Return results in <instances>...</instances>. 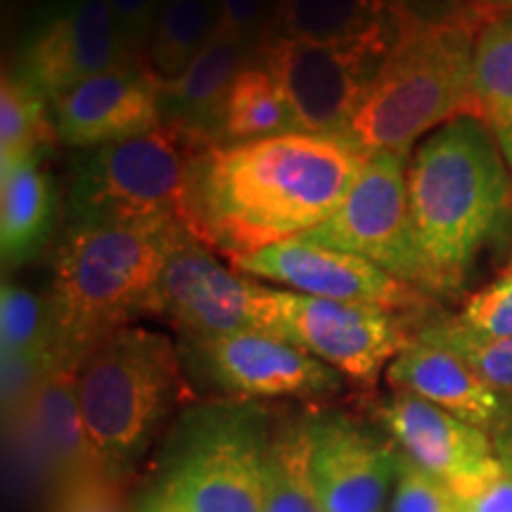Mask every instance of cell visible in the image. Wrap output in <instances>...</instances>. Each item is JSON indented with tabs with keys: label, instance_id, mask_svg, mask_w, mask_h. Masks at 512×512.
<instances>
[{
	"label": "cell",
	"instance_id": "1",
	"mask_svg": "<svg viewBox=\"0 0 512 512\" xmlns=\"http://www.w3.org/2000/svg\"><path fill=\"white\" fill-rule=\"evenodd\" d=\"M368 157L320 133L207 147L192 162L185 228L230 259L299 238L335 214Z\"/></svg>",
	"mask_w": 512,
	"mask_h": 512
},
{
	"label": "cell",
	"instance_id": "2",
	"mask_svg": "<svg viewBox=\"0 0 512 512\" xmlns=\"http://www.w3.org/2000/svg\"><path fill=\"white\" fill-rule=\"evenodd\" d=\"M408 197L432 294L458 292L512 204L508 164L489 124L463 114L422 140L408 164Z\"/></svg>",
	"mask_w": 512,
	"mask_h": 512
},
{
	"label": "cell",
	"instance_id": "3",
	"mask_svg": "<svg viewBox=\"0 0 512 512\" xmlns=\"http://www.w3.org/2000/svg\"><path fill=\"white\" fill-rule=\"evenodd\" d=\"M185 230L183 221L64 226L48 292L62 366L79 368L102 339L147 316L166 256Z\"/></svg>",
	"mask_w": 512,
	"mask_h": 512
},
{
	"label": "cell",
	"instance_id": "4",
	"mask_svg": "<svg viewBox=\"0 0 512 512\" xmlns=\"http://www.w3.org/2000/svg\"><path fill=\"white\" fill-rule=\"evenodd\" d=\"M496 15L437 27H401L370 79L347 136L366 152H399L463 114H475L472 53Z\"/></svg>",
	"mask_w": 512,
	"mask_h": 512
},
{
	"label": "cell",
	"instance_id": "5",
	"mask_svg": "<svg viewBox=\"0 0 512 512\" xmlns=\"http://www.w3.org/2000/svg\"><path fill=\"white\" fill-rule=\"evenodd\" d=\"M76 392L102 470L126 484L181 399V349L162 332L126 325L79 363Z\"/></svg>",
	"mask_w": 512,
	"mask_h": 512
},
{
	"label": "cell",
	"instance_id": "6",
	"mask_svg": "<svg viewBox=\"0 0 512 512\" xmlns=\"http://www.w3.org/2000/svg\"><path fill=\"white\" fill-rule=\"evenodd\" d=\"M273 425L254 399L190 408L164 448L157 494L183 512H264Z\"/></svg>",
	"mask_w": 512,
	"mask_h": 512
},
{
	"label": "cell",
	"instance_id": "7",
	"mask_svg": "<svg viewBox=\"0 0 512 512\" xmlns=\"http://www.w3.org/2000/svg\"><path fill=\"white\" fill-rule=\"evenodd\" d=\"M207 147L159 126L143 136L83 150L69 171L64 226L183 221L190 171Z\"/></svg>",
	"mask_w": 512,
	"mask_h": 512
},
{
	"label": "cell",
	"instance_id": "8",
	"mask_svg": "<svg viewBox=\"0 0 512 512\" xmlns=\"http://www.w3.org/2000/svg\"><path fill=\"white\" fill-rule=\"evenodd\" d=\"M259 311L266 335L309 351L361 387H375L415 337L406 313L292 290L261 287Z\"/></svg>",
	"mask_w": 512,
	"mask_h": 512
},
{
	"label": "cell",
	"instance_id": "9",
	"mask_svg": "<svg viewBox=\"0 0 512 512\" xmlns=\"http://www.w3.org/2000/svg\"><path fill=\"white\" fill-rule=\"evenodd\" d=\"M408 155L370 152L335 214L299 238L373 261L403 283L432 294L408 197Z\"/></svg>",
	"mask_w": 512,
	"mask_h": 512
},
{
	"label": "cell",
	"instance_id": "10",
	"mask_svg": "<svg viewBox=\"0 0 512 512\" xmlns=\"http://www.w3.org/2000/svg\"><path fill=\"white\" fill-rule=\"evenodd\" d=\"M143 62L105 0H55L24 31L12 74L53 102L93 76Z\"/></svg>",
	"mask_w": 512,
	"mask_h": 512
},
{
	"label": "cell",
	"instance_id": "11",
	"mask_svg": "<svg viewBox=\"0 0 512 512\" xmlns=\"http://www.w3.org/2000/svg\"><path fill=\"white\" fill-rule=\"evenodd\" d=\"M261 287L221 266L211 247L185 230L159 273L147 316L174 325L181 339H214L261 332Z\"/></svg>",
	"mask_w": 512,
	"mask_h": 512
},
{
	"label": "cell",
	"instance_id": "12",
	"mask_svg": "<svg viewBox=\"0 0 512 512\" xmlns=\"http://www.w3.org/2000/svg\"><path fill=\"white\" fill-rule=\"evenodd\" d=\"M387 53L361 46H320L268 36L259 50L264 64L280 83L302 133L347 136L358 102Z\"/></svg>",
	"mask_w": 512,
	"mask_h": 512
},
{
	"label": "cell",
	"instance_id": "13",
	"mask_svg": "<svg viewBox=\"0 0 512 512\" xmlns=\"http://www.w3.org/2000/svg\"><path fill=\"white\" fill-rule=\"evenodd\" d=\"M181 358L197 377L233 399H316L342 389L344 377L285 339L238 332L214 339H183Z\"/></svg>",
	"mask_w": 512,
	"mask_h": 512
},
{
	"label": "cell",
	"instance_id": "14",
	"mask_svg": "<svg viewBox=\"0 0 512 512\" xmlns=\"http://www.w3.org/2000/svg\"><path fill=\"white\" fill-rule=\"evenodd\" d=\"M230 266L249 278L271 280L309 297L375 304L399 313H413L427 304L425 292L382 271L373 261L311 245L302 238L275 242L230 259Z\"/></svg>",
	"mask_w": 512,
	"mask_h": 512
},
{
	"label": "cell",
	"instance_id": "15",
	"mask_svg": "<svg viewBox=\"0 0 512 512\" xmlns=\"http://www.w3.org/2000/svg\"><path fill=\"white\" fill-rule=\"evenodd\" d=\"M377 418L394 444L415 465L444 482L463 505L503 475L505 465L489 432L420 396L394 392L377 408Z\"/></svg>",
	"mask_w": 512,
	"mask_h": 512
},
{
	"label": "cell",
	"instance_id": "16",
	"mask_svg": "<svg viewBox=\"0 0 512 512\" xmlns=\"http://www.w3.org/2000/svg\"><path fill=\"white\" fill-rule=\"evenodd\" d=\"M162 83L145 62L76 83L50 102L57 143L93 150L155 131L164 124Z\"/></svg>",
	"mask_w": 512,
	"mask_h": 512
},
{
	"label": "cell",
	"instance_id": "17",
	"mask_svg": "<svg viewBox=\"0 0 512 512\" xmlns=\"http://www.w3.org/2000/svg\"><path fill=\"white\" fill-rule=\"evenodd\" d=\"M311 470L325 512H382L401 448L342 413L309 415Z\"/></svg>",
	"mask_w": 512,
	"mask_h": 512
},
{
	"label": "cell",
	"instance_id": "18",
	"mask_svg": "<svg viewBox=\"0 0 512 512\" xmlns=\"http://www.w3.org/2000/svg\"><path fill=\"white\" fill-rule=\"evenodd\" d=\"M5 437L29 470L48 482L50 494L76 479L105 472L81 415L76 368H55L38 387L22 418L5 427Z\"/></svg>",
	"mask_w": 512,
	"mask_h": 512
},
{
	"label": "cell",
	"instance_id": "19",
	"mask_svg": "<svg viewBox=\"0 0 512 512\" xmlns=\"http://www.w3.org/2000/svg\"><path fill=\"white\" fill-rule=\"evenodd\" d=\"M254 62H259L256 50L216 36L183 74L162 83L164 126L202 147L223 145L230 86Z\"/></svg>",
	"mask_w": 512,
	"mask_h": 512
},
{
	"label": "cell",
	"instance_id": "20",
	"mask_svg": "<svg viewBox=\"0 0 512 512\" xmlns=\"http://www.w3.org/2000/svg\"><path fill=\"white\" fill-rule=\"evenodd\" d=\"M384 377L394 392L420 396L489 434L501 427L508 411V396L479 380L463 358L415 337L389 363Z\"/></svg>",
	"mask_w": 512,
	"mask_h": 512
},
{
	"label": "cell",
	"instance_id": "21",
	"mask_svg": "<svg viewBox=\"0 0 512 512\" xmlns=\"http://www.w3.org/2000/svg\"><path fill=\"white\" fill-rule=\"evenodd\" d=\"M48 152L0 159V256L3 271L31 264L57 219V188L43 164Z\"/></svg>",
	"mask_w": 512,
	"mask_h": 512
},
{
	"label": "cell",
	"instance_id": "22",
	"mask_svg": "<svg viewBox=\"0 0 512 512\" xmlns=\"http://www.w3.org/2000/svg\"><path fill=\"white\" fill-rule=\"evenodd\" d=\"M268 36L389 53L399 27L392 0H278Z\"/></svg>",
	"mask_w": 512,
	"mask_h": 512
},
{
	"label": "cell",
	"instance_id": "23",
	"mask_svg": "<svg viewBox=\"0 0 512 512\" xmlns=\"http://www.w3.org/2000/svg\"><path fill=\"white\" fill-rule=\"evenodd\" d=\"M302 133L297 112L264 64L254 62L233 81L223 124V145Z\"/></svg>",
	"mask_w": 512,
	"mask_h": 512
},
{
	"label": "cell",
	"instance_id": "24",
	"mask_svg": "<svg viewBox=\"0 0 512 512\" xmlns=\"http://www.w3.org/2000/svg\"><path fill=\"white\" fill-rule=\"evenodd\" d=\"M264 512H325L311 470L309 415L273 425L264 475Z\"/></svg>",
	"mask_w": 512,
	"mask_h": 512
},
{
	"label": "cell",
	"instance_id": "25",
	"mask_svg": "<svg viewBox=\"0 0 512 512\" xmlns=\"http://www.w3.org/2000/svg\"><path fill=\"white\" fill-rule=\"evenodd\" d=\"M219 31L216 0H166L147 43V64L162 81L176 79Z\"/></svg>",
	"mask_w": 512,
	"mask_h": 512
},
{
	"label": "cell",
	"instance_id": "26",
	"mask_svg": "<svg viewBox=\"0 0 512 512\" xmlns=\"http://www.w3.org/2000/svg\"><path fill=\"white\" fill-rule=\"evenodd\" d=\"M48 98L12 72L0 83V159L48 152L57 140Z\"/></svg>",
	"mask_w": 512,
	"mask_h": 512
},
{
	"label": "cell",
	"instance_id": "27",
	"mask_svg": "<svg viewBox=\"0 0 512 512\" xmlns=\"http://www.w3.org/2000/svg\"><path fill=\"white\" fill-rule=\"evenodd\" d=\"M415 339L453 351L479 380L512 399V337H489L467 328L458 318H437L420 325Z\"/></svg>",
	"mask_w": 512,
	"mask_h": 512
},
{
	"label": "cell",
	"instance_id": "28",
	"mask_svg": "<svg viewBox=\"0 0 512 512\" xmlns=\"http://www.w3.org/2000/svg\"><path fill=\"white\" fill-rule=\"evenodd\" d=\"M472 98L484 121L512 112V8L479 31L472 53Z\"/></svg>",
	"mask_w": 512,
	"mask_h": 512
},
{
	"label": "cell",
	"instance_id": "29",
	"mask_svg": "<svg viewBox=\"0 0 512 512\" xmlns=\"http://www.w3.org/2000/svg\"><path fill=\"white\" fill-rule=\"evenodd\" d=\"M0 349L8 354H55V320L48 294L3 280L0 290ZM57 356V354H55Z\"/></svg>",
	"mask_w": 512,
	"mask_h": 512
},
{
	"label": "cell",
	"instance_id": "30",
	"mask_svg": "<svg viewBox=\"0 0 512 512\" xmlns=\"http://www.w3.org/2000/svg\"><path fill=\"white\" fill-rule=\"evenodd\" d=\"M3 430L22 418L46 377L60 368L55 354H8L3 356Z\"/></svg>",
	"mask_w": 512,
	"mask_h": 512
},
{
	"label": "cell",
	"instance_id": "31",
	"mask_svg": "<svg viewBox=\"0 0 512 512\" xmlns=\"http://www.w3.org/2000/svg\"><path fill=\"white\" fill-rule=\"evenodd\" d=\"M389 512H465V505L444 482L432 477L401 451L399 475Z\"/></svg>",
	"mask_w": 512,
	"mask_h": 512
},
{
	"label": "cell",
	"instance_id": "32",
	"mask_svg": "<svg viewBox=\"0 0 512 512\" xmlns=\"http://www.w3.org/2000/svg\"><path fill=\"white\" fill-rule=\"evenodd\" d=\"M458 320L482 335L512 337V261L494 283L467 299Z\"/></svg>",
	"mask_w": 512,
	"mask_h": 512
},
{
	"label": "cell",
	"instance_id": "33",
	"mask_svg": "<svg viewBox=\"0 0 512 512\" xmlns=\"http://www.w3.org/2000/svg\"><path fill=\"white\" fill-rule=\"evenodd\" d=\"M124 494V482L98 472L53 491L50 512H128Z\"/></svg>",
	"mask_w": 512,
	"mask_h": 512
},
{
	"label": "cell",
	"instance_id": "34",
	"mask_svg": "<svg viewBox=\"0 0 512 512\" xmlns=\"http://www.w3.org/2000/svg\"><path fill=\"white\" fill-rule=\"evenodd\" d=\"M278 0H216L219 8V38H230L259 53L273 24Z\"/></svg>",
	"mask_w": 512,
	"mask_h": 512
},
{
	"label": "cell",
	"instance_id": "35",
	"mask_svg": "<svg viewBox=\"0 0 512 512\" xmlns=\"http://www.w3.org/2000/svg\"><path fill=\"white\" fill-rule=\"evenodd\" d=\"M105 3L110 5L128 48L143 57L166 0H105Z\"/></svg>",
	"mask_w": 512,
	"mask_h": 512
},
{
	"label": "cell",
	"instance_id": "36",
	"mask_svg": "<svg viewBox=\"0 0 512 512\" xmlns=\"http://www.w3.org/2000/svg\"><path fill=\"white\" fill-rule=\"evenodd\" d=\"M465 512H512V472L508 467L477 496L465 501Z\"/></svg>",
	"mask_w": 512,
	"mask_h": 512
},
{
	"label": "cell",
	"instance_id": "37",
	"mask_svg": "<svg viewBox=\"0 0 512 512\" xmlns=\"http://www.w3.org/2000/svg\"><path fill=\"white\" fill-rule=\"evenodd\" d=\"M486 124H489L491 131H494V138L498 147H501V155L505 159V164H508V171L512 178V112L486 119Z\"/></svg>",
	"mask_w": 512,
	"mask_h": 512
},
{
	"label": "cell",
	"instance_id": "38",
	"mask_svg": "<svg viewBox=\"0 0 512 512\" xmlns=\"http://www.w3.org/2000/svg\"><path fill=\"white\" fill-rule=\"evenodd\" d=\"M494 434H496L498 456H501L503 465L512 472V399H508V411H505L501 427H498Z\"/></svg>",
	"mask_w": 512,
	"mask_h": 512
},
{
	"label": "cell",
	"instance_id": "39",
	"mask_svg": "<svg viewBox=\"0 0 512 512\" xmlns=\"http://www.w3.org/2000/svg\"><path fill=\"white\" fill-rule=\"evenodd\" d=\"M138 512H183V510L176 508L174 503H169L164 496H159L155 491V494L145 498V503L140 505Z\"/></svg>",
	"mask_w": 512,
	"mask_h": 512
},
{
	"label": "cell",
	"instance_id": "40",
	"mask_svg": "<svg viewBox=\"0 0 512 512\" xmlns=\"http://www.w3.org/2000/svg\"><path fill=\"white\" fill-rule=\"evenodd\" d=\"M475 3L489 5V8H512V0H475Z\"/></svg>",
	"mask_w": 512,
	"mask_h": 512
}]
</instances>
